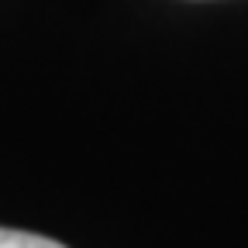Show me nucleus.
<instances>
[{
  "instance_id": "nucleus-1",
  "label": "nucleus",
  "mask_w": 248,
  "mask_h": 248,
  "mask_svg": "<svg viewBox=\"0 0 248 248\" xmlns=\"http://www.w3.org/2000/svg\"><path fill=\"white\" fill-rule=\"evenodd\" d=\"M0 248H66L45 234H31V231H11L0 228Z\"/></svg>"
}]
</instances>
